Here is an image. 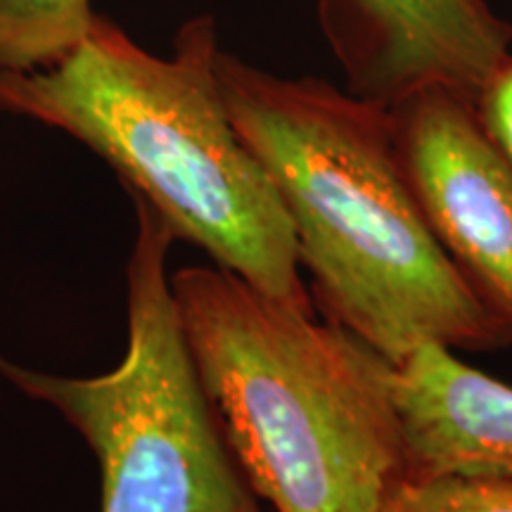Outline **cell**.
<instances>
[{
  "label": "cell",
  "mask_w": 512,
  "mask_h": 512,
  "mask_svg": "<svg viewBox=\"0 0 512 512\" xmlns=\"http://www.w3.org/2000/svg\"><path fill=\"white\" fill-rule=\"evenodd\" d=\"M475 110L484 131L512 164V53L477 93Z\"/></svg>",
  "instance_id": "cell-10"
},
{
  "label": "cell",
  "mask_w": 512,
  "mask_h": 512,
  "mask_svg": "<svg viewBox=\"0 0 512 512\" xmlns=\"http://www.w3.org/2000/svg\"><path fill=\"white\" fill-rule=\"evenodd\" d=\"M131 195V192H128ZM126 264L128 342L95 377L38 373L0 354V375L55 408L98 458L102 512H264L226 444L166 271L176 238L143 197Z\"/></svg>",
  "instance_id": "cell-4"
},
{
  "label": "cell",
  "mask_w": 512,
  "mask_h": 512,
  "mask_svg": "<svg viewBox=\"0 0 512 512\" xmlns=\"http://www.w3.org/2000/svg\"><path fill=\"white\" fill-rule=\"evenodd\" d=\"M228 117L278 190L311 299L394 366L422 342L512 347V328L434 238L389 107L316 76L285 79L219 50Z\"/></svg>",
  "instance_id": "cell-1"
},
{
  "label": "cell",
  "mask_w": 512,
  "mask_h": 512,
  "mask_svg": "<svg viewBox=\"0 0 512 512\" xmlns=\"http://www.w3.org/2000/svg\"><path fill=\"white\" fill-rule=\"evenodd\" d=\"M320 24L356 98L392 107L422 88L475 102L512 53L486 0H320Z\"/></svg>",
  "instance_id": "cell-6"
},
{
  "label": "cell",
  "mask_w": 512,
  "mask_h": 512,
  "mask_svg": "<svg viewBox=\"0 0 512 512\" xmlns=\"http://www.w3.org/2000/svg\"><path fill=\"white\" fill-rule=\"evenodd\" d=\"M95 19L91 0H0V72H34L64 60Z\"/></svg>",
  "instance_id": "cell-8"
},
{
  "label": "cell",
  "mask_w": 512,
  "mask_h": 512,
  "mask_svg": "<svg viewBox=\"0 0 512 512\" xmlns=\"http://www.w3.org/2000/svg\"><path fill=\"white\" fill-rule=\"evenodd\" d=\"M380 512H512V479L401 475Z\"/></svg>",
  "instance_id": "cell-9"
},
{
  "label": "cell",
  "mask_w": 512,
  "mask_h": 512,
  "mask_svg": "<svg viewBox=\"0 0 512 512\" xmlns=\"http://www.w3.org/2000/svg\"><path fill=\"white\" fill-rule=\"evenodd\" d=\"M171 285L223 437L256 498L275 512H380L406 475L394 363L221 266L181 268Z\"/></svg>",
  "instance_id": "cell-3"
},
{
  "label": "cell",
  "mask_w": 512,
  "mask_h": 512,
  "mask_svg": "<svg viewBox=\"0 0 512 512\" xmlns=\"http://www.w3.org/2000/svg\"><path fill=\"white\" fill-rule=\"evenodd\" d=\"M406 475L512 479V387L422 342L396 366Z\"/></svg>",
  "instance_id": "cell-7"
},
{
  "label": "cell",
  "mask_w": 512,
  "mask_h": 512,
  "mask_svg": "<svg viewBox=\"0 0 512 512\" xmlns=\"http://www.w3.org/2000/svg\"><path fill=\"white\" fill-rule=\"evenodd\" d=\"M219 50L211 15L183 24L174 57L147 53L95 15L86 38L53 67L0 72V112L79 140L176 240L275 302L316 316L285 204L228 117Z\"/></svg>",
  "instance_id": "cell-2"
},
{
  "label": "cell",
  "mask_w": 512,
  "mask_h": 512,
  "mask_svg": "<svg viewBox=\"0 0 512 512\" xmlns=\"http://www.w3.org/2000/svg\"><path fill=\"white\" fill-rule=\"evenodd\" d=\"M403 171L434 238L512 328V164L475 102L422 88L389 107Z\"/></svg>",
  "instance_id": "cell-5"
}]
</instances>
